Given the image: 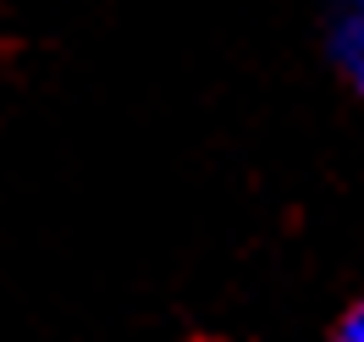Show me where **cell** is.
Here are the masks:
<instances>
[{
	"instance_id": "cell-1",
	"label": "cell",
	"mask_w": 364,
	"mask_h": 342,
	"mask_svg": "<svg viewBox=\"0 0 364 342\" xmlns=\"http://www.w3.org/2000/svg\"><path fill=\"white\" fill-rule=\"evenodd\" d=\"M326 55L348 89L364 100V0H337L326 23Z\"/></svg>"
},
{
	"instance_id": "cell-2",
	"label": "cell",
	"mask_w": 364,
	"mask_h": 342,
	"mask_svg": "<svg viewBox=\"0 0 364 342\" xmlns=\"http://www.w3.org/2000/svg\"><path fill=\"white\" fill-rule=\"evenodd\" d=\"M326 342H364V298H353V304L337 315V326H331Z\"/></svg>"
}]
</instances>
